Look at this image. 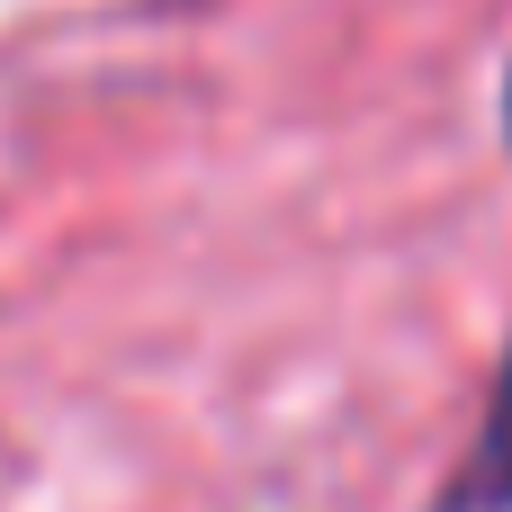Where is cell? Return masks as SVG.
I'll list each match as a JSON object with an SVG mask.
<instances>
[{
    "label": "cell",
    "instance_id": "obj_1",
    "mask_svg": "<svg viewBox=\"0 0 512 512\" xmlns=\"http://www.w3.org/2000/svg\"><path fill=\"white\" fill-rule=\"evenodd\" d=\"M432 512H512V351H504V369H495L486 423H477V441L459 450V468L441 477Z\"/></svg>",
    "mask_w": 512,
    "mask_h": 512
},
{
    "label": "cell",
    "instance_id": "obj_2",
    "mask_svg": "<svg viewBox=\"0 0 512 512\" xmlns=\"http://www.w3.org/2000/svg\"><path fill=\"white\" fill-rule=\"evenodd\" d=\"M504 144H512V63H504Z\"/></svg>",
    "mask_w": 512,
    "mask_h": 512
}]
</instances>
